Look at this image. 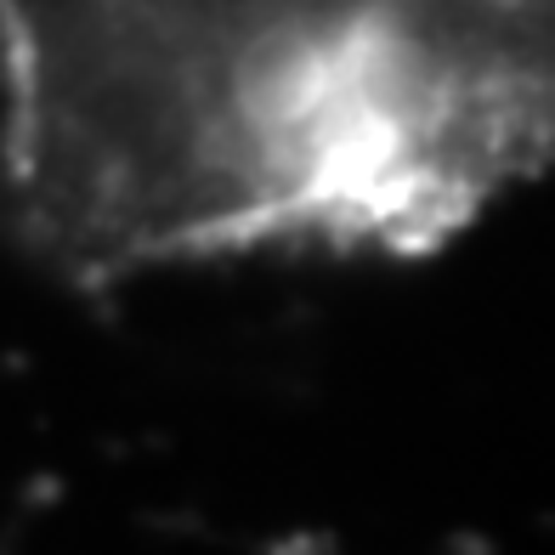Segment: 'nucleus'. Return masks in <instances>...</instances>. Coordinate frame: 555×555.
<instances>
[{"instance_id": "nucleus-1", "label": "nucleus", "mask_w": 555, "mask_h": 555, "mask_svg": "<svg viewBox=\"0 0 555 555\" xmlns=\"http://www.w3.org/2000/svg\"><path fill=\"white\" fill-rule=\"evenodd\" d=\"M555 176V0H0V188L74 284L420 256Z\"/></svg>"}]
</instances>
